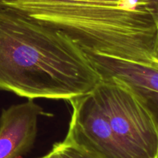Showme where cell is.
I'll return each mask as SVG.
<instances>
[{"label": "cell", "instance_id": "6da1fadb", "mask_svg": "<svg viewBox=\"0 0 158 158\" xmlns=\"http://www.w3.org/2000/svg\"><path fill=\"white\" fill-rule=\"evenodd\" d=\"M83 49L61 31L0 9V90L66 101L102 81Z\"/></svg>", "mask_w": 158, "mask_h": 158}, {"label": "cell", "instance_id": "7a4b0ae2", "mask_svg": "<svg viewBox=\"0 0 158 158\" xmlns=\"http://www.w3.org/2000/svg\"><path fill=\"white\" fill-rule=\"evenodd\" d=\"M0 9L61 31L83 50L154 63L157 26L140 0L120 3L0 0Z\"/></svg>", "mask_w": 158, "mask_h": 158}, {"label": "cell", "instance_id": "3957f363", "mask_svg": "<svg viewBox=\"0 0 158 158\" xmlns=\"http://www.w3.org/2000/svg\"><path fill=\"white\" fill-rule=\"evenodd\" d=\"M93 93L130 157L157 158L158 117L146 99L116 77L103 78Z\"/></svg>", "mask_w": 158, "mask_h": 158}, {"label": "cell", "instance_id": "277c9868", "mask_svg": "<svg viewBox=\"0 0 158 158\" xmlns=\"http://www.w3.org/2000/svg\"><path fill=\"white\" fill-rule=\"evenodd\" d=\"M68 102L72 114L65 138L95 158H131L116 137L93 91Z\"/></svg>", "mask_w": 158, "mask_h": 158}, {"label": "cell", "instance_id": "5b68a950", "mask_svg": "<svg viewBox=\"0 0 158 158\" xmlns=\"http://www.w3.org/2000/svg\"><path fill=\"white\" fill-rule=\"evenodd\" d=\"M49 114L33 100L14 104L0 116V158H20L31 151L38 132V120Z\"/></svg>", "mask_w": 158, "mask_h": 158}, {"label": "cell", "instance_id": "8992f818", "mask_svg": "<svg viewBox=\"0 0 158 158\" xmlns=\"http://www.w3.org/2000/svg\"><path fill=\"white\" fill-rule=\"evenodd\" d=\"M102 78L116 77L137 90L158 93V64L131 61L83 50Z\"/></svg>", "mask_w": 158, "mask_h": 158}, {"label": "cell", "instance_id": "52a82bcc", "mask_svg": "<svg viewBox=\"0 0 158 158\" xmlns=\"http://www.w3.org/2000/svg\"><path fill=\"white\" fill-rule=\"evenodd\" d=\"M52 148L58 153L60 158H95L66 138L54 143Z\"/></svg>", "mask_w": 158, "mask_h": 158}, {"label": "cell", "instance_id": "ba28073f", "mask_svg": "<svg viewBox=\"0 0 158 158\" xmlns=\"http://www.w3.org/2000/svg\"><path fill=\"white\" fill-rule=\"evenodd\" d=\"M148 101V104L151 106L155 114L158 117V93L152 92V91H144V90H137Z\"/></svg>", "mask_w": 158, "mask_h": 158}, {"label": "cell", "instance_id": "9c48e42d", "mask_svg": "<svg viewBox=\"0 0 158 158\" xmlns=\"http://www.w3.org/2000/svg\"><path fill=\"white\" fill-rule=\"evenodd\" d=\"M148 6L150 12L154 17L158 28V0H141Z\"/></svg>", "mask_w": 158, "mask_h": 158}, {"label": "cell", "instance_id": "30bf717a", "mask_svg": "<svg viewBox=\"0 0 158 158\" xmlns=\"http://www.w3.org/2000/svg\"><path fill=\"white\" fill-rule=\"evenodd\" d=\"M32 1H89L96 2H106V3H120L126 2L133 1V0H32ZM141 1V0H140Z\"/></svg>", "mask_w": 158, "mask_h": 158}, {"label": "cell", "instance_id": "8fae6325", "mask_svg": "<svg viewBox=\"0 0 158 158\" xmlns=\"http://www.w3.org/2000/svg\"><path fill=\"white\" fill-rule=\"evenodd\" d=\"M39 158H60V155H59L58 153L56 151V150H54L53 148H52L51 151H49L48 154H46V155L43 156L41 157H39Z\"/></svg>", "mask_w": 158, "mask_h": 158}, {"label": "cell", "instance_id": "7c38bea8", "mask_svg": "<svg viewBox=\"0 0 158 158\" xmlns=\"http://www.w3.org/2000/svg\"><path fill=\"white\" fill-rule=\"evenodd\" d=\"M154 62L158 64V28H157V39H156L155 46H154Z\"/></svg>", "mask_w": 158, "mask_h": 158}, {"label": "cell", "instance_id": "4fadbf2b", "mask_svg": "<svg viewBox=\"0 0 158 158\" xmlns=\"http://www.w3.org/2000/svg\"><path fill=\"white\" fill-rule=\"evenodd\" d=\"M157 158H158V157H157Z\"/></svg>", "mask_w": 158, "mask_h": 158}]
</instances>
